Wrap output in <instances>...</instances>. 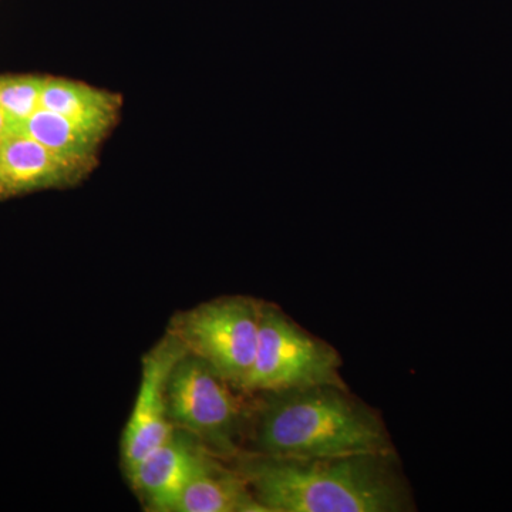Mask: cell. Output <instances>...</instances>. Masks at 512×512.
Masks as SVG:
<instances>
[{"instance_id": "obj_1", "label": "cell", "mask_w": 512, "mask_h": 512, "mask_svg": "<svg viewBox=\"0 0 512 512\" xmlns=\"http://www.w3.org/2000/svg\"><path fill=\"white\" fill-rule=\"evenodd\" d=\"M239 473L266 512L413 510L396 454L291 458L248 454Z\"/></svg>"}, {"instance_id": "obj_2", "label": "cell", "mask_w": 512, "mask_h": 512, "mask_svg": "<svg viewBox=\"0 0 512 512\" xmlns=\"http://www.w3.org/2000/svg\"><path fill=\"white\" fill-rule=\"evenodd\" d=\"M269 394L256 424V454L312 458L393 453L382 419L345 384Z\"/></svg>"}, {"instance_id": "obj_3", "label": "cell", "mask_w": 512, "mask_h": 512, "mask_svg": "<svg viewBox=\"0 0 512 512\" xmlns=\"http://www.w3.org/2000/svg\"><path fill=\"white\" fill-rule=\"evenodd\" d=\"M262 302L244 296L217 299L180 313L170 333L188 355L207 363L244 392L258 348Z\"/></svg>"}, {"instance_id": "obj_4", "label": "cell", "mask_w": 512, "mask_h": 512, "mask_svg": "<svg viewBox=\"0 0 512 512\" xmlns=\"http://www.w3.org/2000/svg\"><path fill=\"white\" fill-rule=\"evenodd\" d=\"M339 353L262 303L255 362L244 392L278 393L318 384H343Z\"/></svg>"}, {"instance_id": "obj_5", "label": "cell", "mask_w": 512, "mask_h": 512, "mask_svg": "<svg viewBox=\"0 0 512 512\" xmlns=\"http://www.w3.org/2000/svg\"><path fill=\"white\" fill-rule=\"evenodd\" d=\"M232 386L207 363L191 355L178 362L168 384V404L174 426L191 434L202 446L231 456L242 421V406Z\"/></svg>"}, {"instance_id": "obj_6", "label": "cell", "mask_w": 512, "mask_h": 512, "mask_svg": "<svg viewBox=\"0 0 512 512\" xmlns=\"http://www.w3.org/2000/svg\"><path fill=\"white\" fill-rule=\"evenodd\" d=\"M187 353L180 340L170 333L144 356L136 403L121 446L127 473L173 436L175 426L170 416L168 384L175 366Z\"/></svg>"}, {"instance_id": "obj_7", "label": "cell", "mask_w": 512, "mask_h": 512, "mask_svg": "<svg viewBox=\"0 0 512 512\" xmlns=\"http://www.w3.org/2000/svg\"><path fill=\"white\" fill-rule=\"evenodd\" d=\"M205 448L191 434L174 431L173 436L128 471L131 484L150 510L174 512Z\"/></svg>"}, {"instance_id": "obj_8", "label": "cell", "mask_w": 512, "mask_h": 512, "mask_svg": "<svg viewBox=\"0 0 512 512\" xmlns=\"http://www.w3.org/2000/svg\"><path fill=\"white\" fill-rule=\"evenodd\" d=\"M87 171L57 157L22 131L9 130L0 143V194L73 183Z\"/></svg>"}, {"instance_id": "obj_9", "label": "cell", "mask_w": 512, "mask_h": 512, "mask_svg": "<svg viewBox=\"0 0 512 512\" xmlns=\"http://www.w3.org/2000/svg\"><path fill=\"white\" fill-rule=\"evenodd\" d=\"M174 512H266L238 468L231 470L205 451L185 484Z\"/></svg>"}, {"instance_id": "obj_10", "label": "cell", "mask_w": 512, "mask_h": 512, "mask_svg": "<svg viewBox=\"0 0 512 512\" xmlns=\"http://www.w3.org/2000/svg\"><path fill=\"white\" fill-rule=\"evenodd\" d=\"M40 109L53 111L106 136L119 117L121 99L86 83L46 79Z\"/></svg>"}, {"instance_id": "obj_11", "label": "cell", "mask_w": 512, "mask_h": 512, "mask_svg": "<svg viewBox=\"0 0 512 512\" xmlns=\"http://www.w3.org/2000/svg\"><path fill=\"white\" fill-rule=\"evenodd\" d=\"M16 131H22L57 157L86 168H90L104 138L97 131L45 109L37 110Z\"/></svg>"}, {"instance_id": "obj_12", "label": "cell", "mask_w": 512, "mask_h": 512, "mask_svg": "<svg viewBox=\"0 0 512 512\" xmlns=\"http://www.w3.org/2000/svg\"><path fill=\"white\" fill-rule=\"evenodd\" d=\"M45 82L46 79L33 76L0 79V111L9 130H16L40 110Z\"/></svg>"}, {"instance_id": "obj_13", "label": "cell", "mask_w": 512, "mask_h": 512, "mask_svg": "<svg viewBox=\"0 0 512 512\" xmlns=\"http://www.w3.org/2000/svg\"><path fill=\"white\" fill-rule=\"evenodd\" d=\"M8 131V123H6L5 116H3L2 111H0V143H2L3 138L8 134Z\"/></svg>"}]
</instances>
